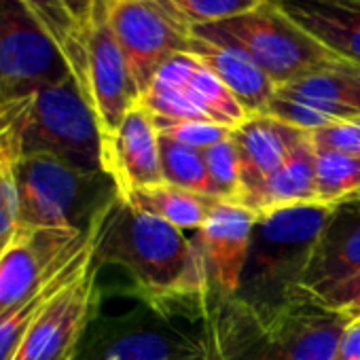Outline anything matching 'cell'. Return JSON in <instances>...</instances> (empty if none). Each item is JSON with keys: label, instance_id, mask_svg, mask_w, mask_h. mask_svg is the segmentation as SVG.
Listing matches in <instances>:
<instances>
[{"label": "cell", "instance_id": "cell-8", "mask_svg": "<svg viewBox=\"0 0 360 360\" xmlns=\"http://www.w3.org/2000/svg\"><path fill=\"white\" fill-rule=\"evenodd\" d=\"M72 77L70 64L20 0H0V100L32 96Z\"/></svg>", "mask_w": 360, "mask_h": 360}, {"label": "cell", "instance_id": "cell-16", "mask_svg": "<svg viewBox=\"0 0 360 360\" xmlns=\"http://www.w3.org/2000/svg\"><path fill=\"white\" fill-rule=\"evenodd\" d=\"M360 274V200L347 198L333 206L303 276V292L322 297Z\"/></svg>", "mask_w": 360, "mask_h": 360}, {"label": "cell", "instance_id": "cell-2", "mask_svg": "<svg viewBox=\"0 0 360 360\" xmlns=\"http://www.w3.org/2000/svg\"><path fill=\"white\" fill-rule=\"evenodd\" d=\"M352 318L318 299H301L269 318L236 297H210L206 345L217 360H333Z\"/></svg>", "mask_w": 360, "mask_h": 360}, {"label": "cell", "instance_id": "cell-3", "mask_svg": "<svg viewBox=\"0 0 360 360\" xmlns=\"http://www.w3.org/2000/svg\"><path fill=\"white\" fill-rule=\"evenodd\" d=\"M330 212L326 204H299L257 214L236 299L261 318L309 299L303 276Z\"/></svg>", "mask_w": 360, "mask_h": 360}, {"label": "cell", "instance_id": "cell-22", "mask_svg": "<svg viewBox=\"0 0 360 360\" xmlns=\"http://www.w3.org/2000/svg\"><path fill=\"white\" fill-rule=\"evenodd\" d=\"M94 242H96V233L87 242V246L64 269H60L47 284H43L32 297H28L20 305H15V307H11V309L0 314V360H13V356L18 354L20 345L24 343L30 326L41 316V311L47 307V303L79 271V267L94 255Z\"/></svg>", "mask_w": 360, "mask_h": 360}, {"label": "cell", "instance_id": "cell-29", "mask_svg": "<svg viewBox=\"0 0 360 360\" xmlns=\"http://www.w3.org/2000/svg\"><path fill=\"white\" fill-rule=\"evenodd\" d=\"M155 125L161 136L195 150H206L219 142H225L233 131L210 121H155Z\"/></svg>", "mask_w": 360, "mask_h": 360}, {"label": "cell", "instance_id": "cell-7", "mask_svg": "<svg viewBox=\"0 0 360 360\" xmlns=\"http://www.w3.org/2000/svg\"><path fill=\"white\" fill-rule=\"evenodd\" d=\"M24 155H51L79 169L104 172V136L75 77L34 94Z\"/></svg>", "mask_w": 360, "mask_h": 360}, {"label": "cell", "instance_id": "cell-9", "mask_svg": "<svg viewBox=\"0 0 360 360\" xmlns=\"http://www.w3.org/2000/svg\"><path fill=\"white\" fill-rule=\"evenodd\" d=\"M75 79L94 108L104 138L115 134L123 117L142 98L115 37L108 0H96L85 26V64Z\"/></svg>", "mask_w": 360, "mask_h": 360}, {"label": "cell", "instance_id": "cell-31", "mask_svg": "<svg viewBox=\"0 0 360 360\" xmlns=\"http://www.w3.org/2000/svg\"><path fill=\"white\" fill-rule=\"evenodd\" d=\"M316 150H339L360 157V119L341 121L309 134Z\"/></svg>", "mask_w": 360, "mask_h": 360}, {"label": "cell", "instance_id": "cell-14", "mask_svg": "<svg viewBox=\"0 0 360 360\" xmlns=\"http://www.w3.org/2000/svg\"><path fill=\"white\" fill-rule=\"evenodd\" d=\"M104 172L115 180L121 198L165 183L159 129L140 102L123 117L115 134L104 138Z\"/></svg>", "mask_w": 360, "mask_h": 360}, {"label": "cell", "instance_id": "cell-12", "mask_svg": "<svg viewBox=\"0 0 360 360\" xmlns=\"http://www.w3.org/2000/svg\"><path fill=\"white\" fill-rule=\"evenodd\" d=\"M94 255L56 292L30 326L13 360H72L100 305Z\"/></svg>", "mask_w": 360, "mask_h": 360}, {"label": "cell", "instance_id": "cell-10", "mask_svg": "<svg viewBox=\"0 0 360 360\" xmlns=\"http://www.w3.org/2000/svg\"><path fill=\"white\" fill-rule=\"evenodd\" d=\"M110 24L140 96L157 70L176 53H189L191 28L165 0H108Z\"/></svg>", "mask_w": 360, "mask_h": 360}, {"label": "cell", "instance_id": "cell-28", "mask_svg": "<svg viewBox=\"0 0 360 360\" xmlns=\"http://www.w3.org/2000/svg\"><path fill=\"white\" fill-rule=\"evenodd\" d=\"M165 3L193 30L195 26L214 24L242 15L263 5L265 0H165Z\"/></svg>", "mask_w": 360, "mask_h": 360}, {"label": "cell", "instance_id": "cell-17", "mask_svg": "<svg viewBox=\"0 0 360 360\" xmlns=\"http://www.w3.org/2000/svg\"><path fill=\"white\" fill-rule=\"evenodd\" d=\"M307 134L309 131H303L271 115H250L231 131L242 165V193L238 204L246 206L259 193L267 178L282 167Z\"/></svg>", "mask_w": 360, "mask_h": 360}, {"label": "cell", "instance_id": "cell-18", "mask_svg": "<svg viewBox=\"0 0 360 360\" xmlns=\"http://www.w3.org/2000/svg\"><path fill=\"white\" fill-rule=\"evenodd\" d=\"M150 85L180 91L183 98L202 115L204 121L236 129L248 119L246 110L240 106L233 94L191 53L172 56L157 70Z\"/></svg>", "mask_w": 360, "mask_h": 360}, {"label": "cell", "instance_id": "cell-26", "mask_svg": "<svg viewBox=\"0 0 360 360\" xmlns=\"http://www.w3.org/2000/svg\"><path fill=\"white\" fill-rule=\"evenodd\" d=\"M20 3L26 5L43 22V26L64 51L72 77H77L85 64V30L75 22L62 0H20Z\"/></svg>", "mask_w": 360, "mask_h": 360}, {"label": "cell", "instance_id": "cell-4", "mask_svg": "<svg viewBox=\"0 0 360 360\" xmlns=\"http://www.w3.org/2000/svg\"><path fill=\"white\" fill-rule=\"evenodd\" d=\"M15 176L26 229L89 231L119 198L106 172L79 169L51 155H24Z\"/></svg>", "mask_w": 360, "mask_h": 360}, {"label": "cell", "instance_id": "cell-13", "mask_svg": "<svg viewBox=\"0 0 360 360\" xmlns=\"http://www.w3.org/2000/svg\"><path fill=\"white\" fill-rule=\"evenodd\" d=\"M98 223L89 231L20 227L0 255V314L32 297L64 269L94 238Z\"/></svg>", "mask_w": 360, "mask_h": 360}, {"label": "cell", "instance_id": "cell-5", "mask_svg": "<svg viewBox=\"0 0 360 360\" xmlns=\"http://www.w3.org/2000/svg\"><path fill=\"white\" fill-rule=\"evenodd\" d=\"M191 32L214 45L244 51L274 81L276 89L339 60L295 24L274 0H265L242 15L195 26Z\"/></svg>", "mask_w": 360, "mask_h": 360}, {"label": "cell", "instance_id": "cell-11", "mask_svg": "<svg viewBox=\"0 0 360 360\" xmlns=\"http://www.w3.org/2000/svg\"><path fill=\"white\" fill-rule=\"evenodd\" d=\"M265 115L303 131L360 119V66L335 60L276 89Z\"/></svg>", "mask_w": 360, "mask_h": 360}, {"label": "cell", "instance_id": "cell-36", "mask_svg": "<svg viewBox=\"0 0 360 360\" xmlns=\"http://www.w3.org/2000/svg\"><path fill=\"white\" fill-rule=\"evenodd\" d=\"M354 200H360V193H356V195H352Z\"/></svg>", "mask_w": 360, "mask_h": 360}, {"label": "cell", "instance_id": "cell-33", "mask_svg": "<svg viewBox=\"0 0 360 360\" xmlns=\"http://www.w3.org/2000/svg\"><path fill=\"white\" fill-rule=\"evenodd\" d=\"M333 360H360V318L352 320L343 330Z\"/></svg>", "mask_w": 360, "mask_h": 360}, {"label": "cell", "instance_id": "cell-27", "mask_svg": "<svg viewBox=\"0 0 360 360\" xmlns=\"http://www.w3.org/2000/svg\"><path fill=\"white\" fill-rule=\"evenodd\" d=\"M202 153L217 198L227 202H238L242 193V165L233 140L227 138L225 142H219Z\"/></svg>", "mask_w": 360, "mask_h": 360}, {"label": "cell", "instance_id": "cell-25", "mask_svg": "<svg viewBox=\"0 0 360 360\" xmlns=\"http://www.w3.org/2000/svg\"><path fill=\"white\" fill-rule=\"evenodd\" d=\"M318 204L335 206L360 193V157L339 150H316Z\"/></svg>", "mask_w": 360, "mask_h": 360}, {"label": "cell", "instance_id": "cell-24", "mask_svg": "<svg viewBox=\"0 0 360 360\" xmlns=\"http://www.w3.org/2000/svg\"><path fill=\"white\" fill-rule=\"evenodd\" d=\"M159 150H161V167H163L165 183L219 200L202 150L178 144L161 134H159Z\"/></svg>", "mask_w": 360, "mask_h": 360}, {"label": "cell", "instance_id": "cell-35", "mask_svg": "<svg viewBox=\"0 0 360 360\" xmlns=\"http://www.w3.org/2000/svg\"><path fill=\"white\" fill-rule=\"evenodd\" d=\"M206 349H208V352H206V360H217V356L210 352V347H208V345H206Z\"/></svg>", "mask_w": 360, "mask_h": 360}, {"label": "cell", "instance_id": "cell-1", "mask_svg": "<svg viewBox=\"0 0 360 360\" xmlns=\"http://www.w3.org/2000/svg\"><path fill=\"white\" fill-rule=\"evenodd\" d=\"M94 261L117 265L134 282V292L159 309L206 311L210 276L195 238L121 195L96 229Z\"/></svg>", "mask_w": 360, "mask_h": 360}, {"label": "cell", "instance_id": "cell-32", "mask_svg": "<svg viewBox=\"0 0 360 360\" xmlns=\"http://www.w3.org/2000/svg\"><path fill=\"white\" fill-rule=\"evenodd\" d=\"M318 301L324 303L330 309H337V311L347 314L352 320L360 318V274L354 276L352 280L335 286L326 295L318 297Z\"/></svg>", "mask_w": 360, "mask_h": 360}, {"label": "cell", "instance_id": "cell-34", "mask_svg": "<svg viewBox=\"0 0 360 360\" xmlns=\"http://www.w3.org/2000/svg\"><path fill=\"white\" fill-rule=\"evenodd\" d=\"M62 3L68 9V13L75 18V22L85 30V26L89 24V18H91L96 0H62Z\"/></svg>", "mask_w": 360, "mask_h": 360}, {"label": "cell", "instance_id": "cell-21", "mask_svg": "<svg viewBox=\"0 0 360 360\" xmlns=\"http://www.w3.org/2000/svg\"><path fill=\"white\" fill-rule=\"evenodd\" d=\"M299 204H318L316 189V146L311 136L290 153L278 172H274L259 193L246 204L255 214H263L276 208L299 206Z\"/></svg>", "mask_w": 360, "mask_h": 360}, {"label": "cell", "instance_id": "cell-19", "mask_svg": "<svg viewBox=\"0 0 360 360\" xmlns=\"http://www.w3.org/2000/svg\"><path fill=\"white\" fill-rule=\"evenodd\" d=\"M339 60L360 66V0H274Z\"/></svg>", "mask_w": 360, "mask_h": 360}, {"label": "cell", "instance_id": "cell-15", "mask_svg": "<svg viewBox=\"0 0 360 360\" xmlns=\"http://www.w3.org/2000/svg\"><path fill=\"white\" fill-rule=\"evenodd\" d=\"M257 214L238 202L219 200L195 242L210 276V297H236L250 250Z\"/></svg>", "mask_w": 360, "mask_h": 360}, {"label": "cell", "instance_id": "cell-30", "mask_svg": "<svg viewBox=\"0 0 360 360\" xmlns=\"http://www.w3.org/2000/svg\"><path fill=\"white\" fill-rule=\"evenodd\" d=\"M15 167L18 161H0V255L20 231V189Z\"/></svg>", "mask_w": 360, "mask_h": 360}, {"label": "cell", "instance_id": "cell-20", "mask_svg": "<svg viewBox=\"0 0 360 360\" xmlns=\"http://www.w3.org/2000/svg\"><path fill=\"white\" fill-rule=\"evenodd\" d=\"M189 53L195 56L233 94L248 117L267 112L269 102L276 96V85L244 51L193 37Z\"/></svg>", "mask_w": 360, "mask_h": 360}, {"label": "cell", "instance_id": "cell-37", "mask_svg": "<svg viewBox=\"0 0 360 360\" xmlns=\"http://www.w3.org/2000/svg\"><path fill=\"white\" fill-rule=\"evenodd\" d=\"M206 352H208V349H206ZM195 360H206V356H204V358H195Z\"/></svg>", "mask_w": 360, "mask_h": 360}, {"label": "cell", "instance_id": "cell-6", "mask_svg": "<svg viewBox=\"0 0 360 360\" xmlns=\"http://www.w3.org/2000/svg\"><path fill=\"white\" fill-rule=\"evenodd\" d=\"M100 307V305H98ZM189 309H159L146 301L121 316L96 309L72 360H195L206 356V322L191 330L178 324Z\"/></svg>", "mask_w": 360, "mask_h": 360}, {"label": "cell", "instance_id": "cell-23", "mask_svg": "<svg viewBox=\"0 0 360 360\" xmlns=\"http://www.w3.org/2000/svg\"><path fill=\"white\" fill-rule=\"evenodd\" d=\"M125 202H129L134 208L148 212L178 229L187 231H200L204 227V223L208 221L214 204L219 200L214 198H206L187 189H180L176 185L163 183L150 189H142V191H134L131 195L123 198Z\"/></svg>", "mask_w": 360, "mask_h": 360}]
</instances>
